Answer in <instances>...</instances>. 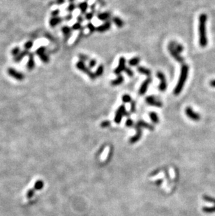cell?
<instances>
[{
	"mask_svg": "<svg viewBox=\"0 0 215 216\" xmlns=\"http://www.w3.org/2000/svg\"><path fill=\"white\" fill-rule=\"evenodd\" d=\"M124 72L129 76V77H133V76H134V72H133L132 69L129 68V67H126Z\"/></svg>",
	"mask_w": 215,
	"mask_h": 216,
	"instance_id": "36",
	"label": "cell"
},
{
	"mask_svg": "<svg viewBox=\"0 0 215 216\" xmlns=\"http://www.w3.org/2000/svg\"><path fill=\"white\" fill-rule=\"evenodd\" d=\"M189 70V67L188 66V64H183L182 65L179 80H178L177 85L173 90V94L175 95L176 96L179 95L182 91V89H183L184 86H185L186 81H187V77H188Z\"/></svg>",
	"mask_w": 215,
	"mask_h": 216,
	"instance_id": "2",
	"label": "cell"
},
{
	"mask_svg": "<svg viewBox=\"0 0 215 216\" xmlns=\"http://www.w3.org/2000/svg\"><path fill=\"white\" fill-rule=\"evenodd\" d=\"M45 51H46V48H45V47L41 46L36 50V53L38 55H41V54L44 53V52H45Z\"/></svg>",
	"mask_w": 215,
	"mask_h": 216,
	"instance_id": "34",
	"label": "cell"
},
{
	"mask_svg": "<svg viewBox=\"0 0 215 216\" xmlns=\"http://www.w3.org/2000/svg\"><path fill=\"white\" fill-rule=\"evenodd\" d=\"M209 85H210L212 88H215V79L214 80H212V81H210V82H209Z\"/></svg>",
	"mask_w": 215,
	"mask_h": 216,
	"instance_id": "50",
	"label": "cell"
},
{
	"mask_svg": "<svg viewBox=\"0 0 215 216\" xmlns=\"http://www.w3.org/2000/svg\"><path fill=\"white\" fill-rule=\"evenodd\" d=\"M124 79L123 76L120 74V75L117 76V79L112 80V81H111L110 84L111 85H112V86H117V85H121L122 83L124 82Z\"/></svg>",
	"mask_w": 215,
	"mask_h": 216,
	"instance_id": "17",
	"label": "cell"
},
{
	"mask_svg": "<svg viewBox=\"0 0 215 216\" xmlns=\"http://www.w3.org/2000/svg\"><path fill=\"white\" fill-rule=\"evenodd\" d=\"M32 46H33V42L31 41H27V42L25 43V44L24 46L25 50H30V49L32 48Z\"/></svg>",
	"mask_w": 215,
	"mask_h": 216,
	"instance_id": "35",
	"label": "cell"
},
{
	"mask_svg": "<svg viewBox=\"0 0 215 216\" xmlns=\"http://www.w3.org/2000/svg\"><path fill=\"white\" fill-rule=\"evenodd\" d=\"M73 18V16L72 14H69V15L66 16V17H65V20L66 21H70V20H71Z\"/></svg>",
	"mask_w": 215,
	"mask_h": 216,
	"instance_id": "49",
	"label": "cell"
},
{
	"mask_svg": "<svg viewBox=\"0 0 215 216\" xmlns=\"http://www.w3.org/2000/svg\"><path fill=\"white\" fill-rule=\"evenodd\" d=\"M122 100L124 103H130L132 101L131 96L129 95V94H124V95L122 96Z\"/></svg>",
	"mask_w": 215,
	"mask_h": 216,
	"instance_id": "31",
	"label": "cell"
},
{
	"mask_svg": "<svg viewBox=\"0 0 215 216\" xmlns=\"http://www.w3.org/2000/svg\"><path fill=\"white\" fill-rule=\"evenodd\" d=\"M152 79L151 77H148L146 80H145L143 81V83H142L141 87H140L139 91H138V93H139L140 95H144V94H145L147 90H148L149 85L152 83Z\"/></svg>",
	"mask_w": 215,
	"mask_h": 216,
	"instance_id": "10",
	"label": "cell"
},
{
	"mask_svg": "<svg viewBox=\"0 0 215 216\" xmlns=\"http://www.w3.org/2000/svg\"><path fill=\"white\" fill-rule=\"evenodd\" d=\"M174 48L176 50V51L178 52H179L180 54L181 53V52H183V50H184L183 46H182V44H180V43L175 42V41H174Z\"/></svg>",
	"mask_w": 215,
	"mask_h": 216,
	"instance_id": "29",
	"label": "cell"
},
{
	"mask_svg": "<svg viewBox=\"0 0 215 216\" xmlns=\"http://www.w3.org/2000/svg\"><path fill=\"white\" fill-rule=\"evenodd\" d=\"M21 53V49H20L19 47H16L12 50L11 51V54L14 57H16V56L19 55Z\"/></svg>",
	"mask_w": 215,
	"mask_h": 216,
	"instance_id": "33",
	"label": "cell"
},
{
	"mask_svg": "<svg viewBox=\"0 0 215 216\" xmlns=\"http://www.w3.org/2000/svg\"><path fill=\"white\" fill-rule=\"evenodd\" d=\"M77 21H78V23H81H81H83V18L81 16H78V17L77 18Z\"/></svg>",
	"mask_w": 215,
	"mask_h": 216,
	"instance_id": "48",
	"label": "cell"
},
{
	"mask_svg": "<svg viewBox=\"0 0 215 216\" xmlns=\"http://www.w3.org/2000/svg\"><path fill=\"white\" fill-rule=\"evenodd\" d=\"M96 63H97V62H96V59H90V61H89V67H88L90 69L94 68V67L96 65Z\"/></svg>",
	"mask_w": 215,
	"mask_h": 216,
	"instance_id": "38",
	"label": "cell"
},
{
	"mask_svg": "<svg viewBox=\"0 0 215 216\" xmlns=\"http://www.w3.org/2000/svg\"><path fill=\"white\" fill-rule=\"evenodd\" d=\"M203 199L204 201H206V202L212 203V204H214V205H215V198L214 197H210V196L207 195H204L203 196Z\"/></svg>",
	"mask_w": 215,
	"mask_h": 216,
	"instance_id": "28",
	"label": "cell"
},
{
	"mask_svg": "<svg viewBox=\"0 0 215 216\" xmlns=\"http://www.w3.org/2000/svg\"><path fill=\"white\" fill-rule=\"evenodd\" d=\"M76 67H77V69L78 70L81 71V72H83V73L86 74L87 75L89 76V78H90V79L94 80L96 78L94 72H92V71L90 69V68H89L88 67L86 66V64H85L84 62L78 61L77 62V64H76Z\"/></svg>",
	"mask_w": 215,
	"mask_h": 216,
	"instance_id": "3",
	"label": "cell"
},
{
	"mask_svg": "<svg viewBox=\"0 0 215 216\" xmlns=\"http://www.w3.org/2000/svg\"><path fill=\"white\" fill-rule=\"evenodd\" d=\"M145 101L147 103L152 106L158 107V108H161L163 106V103L161 101H160L158 99H156L154 96H148L145 98Z\"/></svg>",
	"mask_w": 215,
	"mask_h": 216,
	"instance_id": "9",
	"label": "cell"
},
{
	"mask_svg": "<svg viewBox=\"0 0 215 216\" xmlns=\"http://www.w3.org/2000/svg\"><path fill=\"white\" fill-rule=\"evenodd\" d=\"M131 111H132V112L136 111V102H135V101H132V106H131Z\"/></svg>",
	"mask_w": 215,
	"mask_h": 216,
	"instance_id": "47",
	"label": "cell"
},
{
	"mask_svg": "<svg viewBox=\"0 0 215 216\" xmlns=\"http://www.w3.org/2000/svg\"><path fill=\"white\" fill-rule=\"evenodd\" d=\"M103 72H104V67H103V65L101 64L97 67L94 74H95L96 77H99V76L103 75Z\"/></svg>",
	"mask_w": 215,
	"mask_h": 216,
	"instance_id": "27",
	"label": "cell"
},
{
	"mask_svg": "<svg viewBox=\"0 0 215 216\" xmlns=\"http://www.w3.org/2000/svg\"><path fill=\"white\" fill-rule=\"evenodd\" d=\"M149 118H150L151 120H152L154 123L157 124V123H158V122H159L158 116L156 113H154V112H150L149 114Z\"/></svg>",
	"mask_w": 215,
	"mask_h": 216,
	"instance_id": "23",
	"label": "cell"
},
{
	"mask_svg": "<svg viewBox=\"0 0 215 216\" xmlns=\"http://www.w3.org/2000/svg\"><path fill=\"white\" fill-rule=\"evenodd\" d=\"M29 52H29V50H23V51L21 52V53H20L19 55L14 57V59H13L14 62H20L23 59V57L29 55Z\"/></svg>",
	"mask_w": 215,
	"mask_h": 216,
	"instance_id": "18",
	"label": "cell"
},
{
	"mask_svg": "<svg viewBox=\"0 0 215 216\" xmlns=\"http://www.w3.org/2000/svg\"><path fill=\"white\" fill-rule=\"evenodd\" d=\"M69 1H70V2H71V3H72V2H74V1H75V0H69Z\"/></svg>",
	"mask_w": 215,
	"mask_h": 216,
	"instance_id": "52",
	"label": "cell"
},
{
	"mask_svg": "<svg viewBox=\"0 0 215 216\" xmlns=\"http://www.w3.org/2000/svg\"><path fill=\"white\" fill-rule=\"evenodd\" d=\"M7 73H8L9 76H11L13 79L18 80V81H23L25 79L24 74L16 71L15 69L8 68V70H7Z\"/></svg>",
	"mask_w": 215,
	"mask_h": 216,
	"instance_id": "8",
	"label": "cell"
},
{
	"mask_svg": "<svg viewBox=\"0 0 215 216\" xmlns=\"http://www.w3.org/2000/svg\"><path fill=\"white\" fill-rule=\"evenodd\" d=\"M62 21V18H61L60 17H52L50 19V21H49V24H50V27L52 28H54L55 26H57V25L60 24Z\"/></svg>",
	"mask_w": 215,
	"mask_h": 216,
	"instance_id": "15",
	"label": "cell"
},
{
	"mask_svg": "<svg viewBox=\"0 0 215 216\" xmlns=\"http://www.w3.org/2000/svg\"><path fill=\"white\" fill-rule=\"evenodd\" d=\"M110 28H111V23L110 21H106L104 24L97 27V28H96V31L100 32V33H103V32H106V31L110 30Z\"/></svg>",
	"mask_w": 215,
	"mask_h": 216,
	"instance_id": "12",
	"label": "cell"
},
{
	"mask_svg": "<svg viewBox=\"0 0 215 216\" xmlns=\"http://www.w3.org/2000/svg\"><path fill=\"white\" fill-rule=\"evenodd\" d=\"M29 61L27 64V68L29 70L34 69L35 67V61L34 59V54L32 52H29Z\"/></svg>",
	"mask_w": 215,
	"mask_h": 216,
	"instance_id": "13",
	"label": "cell"
},
{
	"mask_svg": "<svg viewBox=\"0 0 215 216\" xmlns=\"http://www.w3.org/2000/svg\"><path fill=\"white\" fill-rule=\"evenodd\" d=\"M76 8V4L74 3H71L68 6V7H67V11H68L69 12H73Z\"/></svg>",
	"mask_w": 215,
	"mask_h": 216,
	"instance_id": "41",
	"label": "cell"
},
{
	"mask_svg": "<svg viewBox=\"0 0 215 216\" xmlns=\"http://www.w3.org/2000/svg\"><path fill=\"white\" fill-rule=\"evenodd\" d=\"M137 71L138 72V73L143 74V75L148 76V77H150L151 74H152V72H151L149 69L145 68V67H141V66L138 67Z\"/></svg>",
	"mask_w": 215,
	"mask_h": 216,
	"instance_id": "16",
	"label": "cell"
},
{
	"mask_svg": "<svg viewBox=\"0 0 215 216\" xmlns=\"http://www.w3.org/2000/svg\"><path fill=\"white\" fill-rule=\"evenodd\" d=\"M133 124H134V123H133V120L132 119H128L126 121V125H127V127L132 126Z\"/></svg>",
	"mask_w": 215,
	"mask_h": 216,
	"instance_id": "46",
	"label": "cell"
},
{
	"mask_svg": "<svg viewBox=\"0 0 215 216\" xmlns=\"http://www.w3.org/2000/svg\"><path fill=\"white\" fill-rule=\"evenodd\" d=\"M71 30L72 29L69 28V26H64L62 28V32L63 34L66 38V40L69 39V37H70L71 34Z\"/></svg>",
	"mask_w": 215,
	"mask_h": 216,
	"instance_id": "19",
	"label": "cell"
},
{
	"mask_svg": "<svg viewBox=\"0 0 215 216\" xmlns=\"http://www.w3.org/2000/svg\"><path fill=\"white\" fill-rule=\"evenodd\" d=\"M110 13L108 12L101 13L98 14V16H97L98 18H99L100 21H107L108 19L110 18Z\"/></svg>",
	"mask_w": 215,
	"mask_h": 216,
	"instance_id": "21",
	"label": "cell"
},
{
	"mask_svg": "<svg viewBox=\"0 0 215 216\" xmlns=\"http://www.w3.org/2000/svg\"><path fill=\"white\" fill-rule=\"evenodd\" d=\"M78 8L81 9L82 14H85L87 8H88V4H87V2H85H85L80 3L79 4H78Z\"/></svg>",
	"mask_w": 215,
	"mask_h": 216,
	"instance_id": "24",
	"label": "cell"
},
{
	"mask_svg": "<svg viewBox=\"0 0 215 216\" xmlns=\"http://www.w3.org/2000/svg\"><path fill=\"white\" fill-rule=\"evenodd\" d=\"M156 77L160 80V84L158 85V90L161 92H165L167 89V81L164 74L161 72L156 73Z\"/></svg>",
	"mask_w": 215,
	"mask_h": 216,
	"instance_id": "5",
	"label": "cell"
},
{
	"mask_svg": "<svg viewBox=\"0 0 215 216\" xmlns=\"http://www.w3.org/2000/svg\"><path fill=\"white\" fill-rule=\"evenodd\" d=\"M94 17V13H88L85 14V18H86L87 21H91Z\"/></svg>",
	"mask_w": 215,
	"mask_h": 216,
	"instance_id": "44",
	"label": "cell"
},
{
	"mask_svg": "<svg viewBox=\"0 0 215 216\" xmlns=\"http://www.w3.org/2000/svg\"><path fill=\"white\" fill-rule=\"evenodd\" d=\"M72 30H82V26L81 24L79 23H76L72 26Z\"/></svg>",
	"mask_w": 215,
	"mask_h": 216,
	"instance_id": "40",
	"label": "cell"
},
{
	"mask_svg": "<svg viewBox=\"0 0 215 216\" xmlns=\"http://www.w3.org/2000/svg\"><path fill=\"white\" fill-rule=\"evenodd\" d=\"M112 22L118 28H122L124 26V22L122 20L118 17L112 18Z\"/></svg>",
	"mask_w": 215,
	"mask_h": 216,
	"instance_id": "22",
	"label": "cell"
},
{
	"mask_svg": "<svg viewBox=\"0 0 215 216\" xmlns=\"http://www.w3.org/2000/svg\"><path fill=\"white\" fill-rule=\"evenodd\" d=\"M43 188V182L42 181H36L35 185H34V188L35 190H40Z\"/></svg>",
	"mask_w": 215,
	"mask_h": 216,
	"instance_id": "32",
	"label": "cell"
},
{
	"mask_svg": "<svg viewBox=\"0 0 215 216\" xmlns=\"http://www.w3.org/2000/svg\"><path fill=\"white\" fill-rule=\"evenodd\" d=\"M39 57H40V59H41L42 62L44 63H48L49 61H50V57H49V56L47 55L45 52H44V53L43 54H41V55H39Z\"/></svg>",
	"mask_w": 215,
	"mask_h": 216,
	"instance_id": "30",
	"label": "cell"
},
{
	"mask_svg": "<svg viewBox=\"0 0 215 216\" xmlns=\"http://www.w3.org/2000/svg\"><path fill=\"white\" fill-rule=\"evenodd\" d=\"M59 13H60L59 9H56L51 13V15L53 16V17H57L58 15L59 14Z\"/></svg>",
	"mask_w": 215,
	"mask_h": 216,
	"instance_id": "45",
	"label": "cell"
},
{
	"mask_svg": "<svg viewBox=\"0 0 215 216\" xmlns=\"http://www.w3.org/2000/svg\"><path fill=\"white\" fill-rule=\"evenodd\" d=\"M34 195V189H30V190H29L28 192H27V198H29V199H31V198L33 197Z\"/></svg>",
	"mask_w": 215,
	"mask_h": 216,
	"instance_id": "42",
	"label": "cell"
},
{
	"mask_svg": "<svg viewBox=\"0 0 215 216\" xmlns=\"http://www.w3.org/2000/svg\"><path fill=\"white\" fill-rule=\"evenodd\" d=\"M65 2V0H57V3L58 4H62Z\"/></svg>",
	"mask_w": 215,
	"mask_h": 216,
	"instance_id": "51",
	"label": "cell"
},
{
	"mask_svg": "<svg viewBox=\"0 0 215 216\" xmlns=\"http://www.w3.org/2000/svg\"><path fill=\"white\" fill-rule=\"evenodd\" d=\"M136 130H137V134H136L134 137H133L132 139H130V141H130V143H134L137 142V141L139 140L140 139H141V137L142 136L141 128L140 127H138V125H136Z\"/></svg>",
	"mask_w": 215,
	"mask_h": 216,
	"instance_id": "14",
	"label": "cell"
},
{
	"mask_svg": "<svg viewBox=\"0 0 215 216\" xmlns=\"http://www.w3.org/2000/svg\"><path fill=\"white\" fill-rule=\"evenodd\" d=\"M207 16L205 13L200 14L198 23V32H199V44L200 47L205 48L207 45V38L206 34V22Z\"/></svg>",
	"mask_w": 215,
	"mask_h": 216,
	"instance_id": "1",
	"label": "cell"
},
{
	"mask_svg": "<svg viewBox=\"0 0 215 216\" xmlns=\"http://www.w3.org/2000/svg\"><path fill=\"white\" fill-rule=\"evenodd\" d=\"M140 61H141V59H140L139 57H134L132 58V59H129V64L130 65L131 67H135V66H137V65L139 64Z\"/></svg>",
	"mask_w": 215,
	"mask_h": 216,
	"instance_id": "25",
	"label": "cell"
},
{
	"mask_svg": "<svg viewBox=\"0 0 215 216\" xmlns=\"http://www.w3.org/2000/svg\"><path fill=\"white\" fill-rule=\"evenodd\" d=\"M203 211L205 213L207 214H212V213H215V205H214V206L212 207H203L202 208Z\"/></svg>",
	"mask_w": 215,
	"mask_h": 216,
	"instance_id": "26",
	"label": "cell"
},
{
	"mask_svg": "<svg viewBox=\"0 0 215 216\" xmlns=\"http://www.w3.org/2000/svg\"><path fill=\"white\" fill-rule=\"evenodd\" d=\"M185 114L187 115V117L189 119H191V120L194 121H199L200 120V115L199 113L195 112L193 108L190 106L187 107L185 108Z\"/></svg>",
	"mask_w": 215,
	"mask_h": 216,
	"instance_id": "6",
	"label": "cell"
},
{
	"mask_svg": "<svg viewBox=\"0 0 215 216\" xmlns=\"http://www.w3.org/2000/svg\"><path fill=\"white\" fill-rule=\"evenodd\" d=\"M87 28L89 29V30H90V32H91V33H93V32L96 31V28L94 27V25L91 23H89L88 24H87Z\"/></svg>",
	"mask_w": 215,
	"mask_h": 216,
	"instance_id": "37",
	"label": "cell"
},
{
	"mask_svg": "<svg viewBox=\"0 0 215 216\" xmlns=\"http://www.w3.org/2000/svg\"><path fill=\"white\" fill-rule=\"evenodd\" d=\"M110 121H108V120H105V121H103V122H102L101 123V127H107L110 126Z\"/></svg>",
	"mask_w": 215,
	"mask_h": 216,
	"instance_id": "43",
	"label": "cell"
},
{
	"mask_svg": "<svg viewBox=\"0 0 215 216\" xmlns=\"http://www.w3.org/2000/svg\"><path fill=\"white\" fill-rule=\"evenodd\" d=\"M78 57L80 58V59H81V61H83L85 62H86L87 60H89V57L86 55H84V54H79L78 55Z\"/></svg>",
	"mask_w": 215,
	"mask_h": 216,
	"instance_id": "39",
	"label": "cell"
},
{
	"mask_svg": "<svg viewBox=\"0 0 215 216\" xmlns=\"http://www.w3.org/2000/svg\"><path fill=\"white\" fill-rule=\"evenodd\" d=\"M168 51L170 52L171 56H172V57H173L176 61H178V62L183 64L185 59H184V58L180 55L179 52H177L175 49L174 41H171V42H170V43L168 44Z\"/></svg>",
	"mask_w": 215,
	"mask_h": 216,
	"instance_id": "4",
	"label": "cell"
},
{
	"mask_svg": "<svg viewBox=\"0 0 215 216\" xmlns=\"http://www.w3.org/2000/svg\"><path fill=\"white\" fill-rule=\"evenodd\" d=\"M126 67H126V59L124 57H121L119 59V64H118V67L115 69L114 73L116 75L119 76L122 72H124Z\"/></svg>",
	"mask_w": 215,
	"mask_h": 216,
	"instance_id": "11",
	"label": "cell"
},
{
	"mask_svg": "<svg viewBox=\"0 0 215 216\" xmlns=\"http://www.w3.org/2000/svg\"><path fill=\"white\" fill-rule=\"evenodd\" d=\"M127 115V112H126L125 106L124 105H122V106H120V108H118L117 110L115 113V122L117 124H120L122 119L123 115Z\"/></svg>",
	"mask_w": 215,
	"mask_h": 216,
	"instance_id": "7",
	"label": "cell"
},
{
	"mask_svg": "<svg viewBox=\"0 0 215 216\" xmlns=\"http://www.w3.org/2000/svg\"><path fill=\"white\" fill-rule=\"evenodd\" d=\"M136 125H138V127H140L141 128H146V129H148V130H154V127L152 126L151 125L148 124V123H145V121H143V120H141V121H138L137 124H136Z\"/></svg>",
	"mask_w": 215,
	"mask_h": 216,
	"instance_id": "20",
	"label": "cell"
}]
</instances>
